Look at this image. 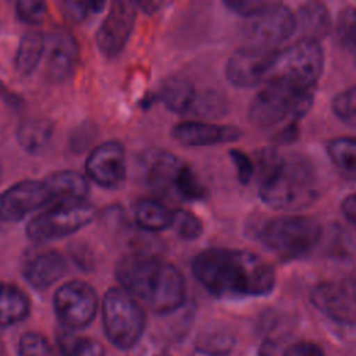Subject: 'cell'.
<instances>
[{
    "label": "cell",
    "mask_w": 356,
    "mask_h": 356,
    "mask_svg": "<svg viewBox=\"0 0 356 356\" xmlns=\"http://www.w3.org/2000/svg\"><path fill=\"white\" fill-rule=\"evenodd\" d=\"M191 268L193 277L216 298L264 296L275 285L273 266L246 250L204 249L193 257Z\"/></svg>",
    "instance_id": "1"
},
{
    "label": "cell",
    "mask_w": 356,
    "mask_h": 356,
    "mask_svg": "<svg viewBox=\"0 0 356 356\" xmlns=\"http://www.w3.org/2000/svg\"><path fill=\"white\" fill-rule=\"evenodd\" d=\"M257 188L268 207L284 211L309 207L320 193L317 172L309 159L275 149H264L259 156Z\"/></svg>",
    "instance_id": "2"
},
{
    "label": "cell",
    "mask_w": 356,
    "mask_h": 356,
    "mask_svg": "<svg viewBox=\"0 0 356 356\" xmlns=\"http://www.w3.org/2000/svg\"><path fill=\"white\" fill-rule=\"evenodd\" d=\"M115 278L121 288L154 313H171L179 309L186 298L181 271L174 264L149 253L136 252L122 256L115 267Z\"/></svg>",
    "instance_id": "3"
},
{
    "label": "cell",
    "mask_w": 356,
    "mask_h": 356,
    "mask_svg": "<svg viewBox=\"0 0 356 356\" xmlns=\"http://www.w3.org/2000/svg\"><path fill=\"white\" fill-rule=\"evenodd\" d=\"M314 89L300 88L282 78H270L252 99L248 118L260 128L274 127L285 120H300L312 106Z\"/></svg>",
    "instance_id": "4"
},
{
    "label": "cell",
    "mask_w": 356,
    "mask_h": 356,
    "mask_svg": "<svg viewBox=\"0 0 356 356\" xmlns=\"http://www.w3.org/2000/svg\"><path fill=\"white\" fill-rule=\"evenodd\" d=\"M100 309L107 339L121 350L132 349L146 327V314L139 300L124 288L113 286L106 291Z\"/></svg>",
    "instance_id": "5"
},
{
    "label": "cell",
    "mask_w": 356,
    "mask_h": 356,
    "mask_svg": "<svg viewBox=\"0 0 356 356\" xmlns=\"http://www.w3.org/2000/svg\"><path fill=\"white\" fill-rule=\"evenodd\" d=\"M323 225L307 216H282L270 220L261 229V241L277 256L293 260L307 256L323 238Z\"/></svg>",
    "instance_id": "6"
},
{
    "label": "cell",
    "mask_w": 356,
    "mask_h": 356,
    "mask_svg": "<svg viewBox=\"0 0 356 356\" xmlns=\"http://www.w3.org/2000/svg\"><path fill=\"white\" fill-rule=\"evenodd\" d=\"M96 216V209L86 199L79 202L54 203L38 211L26 224V236L33 242H46L71 235Z\"/></svg>",
    "instance_id": "7"
},
{
    "label": "cell",
    "mask_w": 356,
    "mask_h": 356,
    "mask_svg": "<svg viewBox=\"0 0 356 356\" xmlns=\"http://www.w3.org/2000/svg\"><path fill=\"white\" fill-rule=\"evenodd\" d=\"M324 70V51L317 40L298 39L291 46L277 49L270 78H282L305 89H316Z\"/></svg>",
    "instance_id": "8"
},
{
    "label": "cell",
    "mask_w": 356,
    "mask_h": 356,
    "mask_svg": "<svg viewBox=\"0 0 356 356\" xmlns=\"http://www.w3.org/2000/svg\"><path fill=\"white\" fill-rule=\"evenodd\" d=\"M54 313L67 330H82L96 317L99 298L95 288L82 280H71L60 285L53 296Z\"/></svg>",
    "instance_id": "9"
},
{
    "label": "cell",
    "mask_w": 356,
    "mask_h": 356,
    "mask_svg": "<svg viewBox=\"0 0 356 356\" xmlns=\"http://www.w3.org/2000/svg\"><path fill=\"white\" fill-rule=\"evenodd\" d=\"M54 203V193L46 178L24 179L0 192V221L17 222Z\"/></svg>",
    "instance_id": "10"
},
{
    "label": "cell",
    "mask_w": 356,
    "mask_h": 356,
    "mask_svg": "<svg viewBox=\"0 0 356 356\" xmlns=\"http://www.w3.org/2000/svg\"><path fill=\"white\" fill-rule=\"evenodd\" d=\"M314 307L330 320L342 325H356V280H328L310 293Z\"/></svg>",
    "instance_id": "11"
},
{
    "label": "cell",
    "mask_w": 356,
    "mask_h": 356,
    "mask_svg": "<svg viewBox=\"0 0 356 356\" xmlns=\"http://www.w3.org/2000/svg\"><path fill=\"white\" fill-rule=\"evenodd\" d=\"M275 54V47L250 43L229 56L225 64V76L236 88H252L266 82Z\"/></svg>",
    "instance_id": "12"
},
{
    "label": "cell",
    "mask_w": 356,
    "mask_h": 356,
    "mask_svg": "<svg viewBox=\"0 0 356 356\" xmlns=\"http://www.w3.org/2000/svg\"><path fill=\"white\" fill-rule=\"evenodd\" d=\"M295 32V14L282 4L248 17L243 24V33L250 43L268 47L288 40Z\"/></svg>",
    "instance_id": "13"
},
{
    "label": "cell",
    "mask_w": 356,
    "mask_h": 356,
    "mask_svg": "<svg viewBox=\"0 0 356 356\" xmlns=\"http://www.w3.org/2000/svg\"><path fill=\"white\" fill-rule=\"evenodd\" d=\"M136 6L129 0H114L96 33L99 50L106 57L118 56L134 29Z\"/></svg>",
    "instance_id": "14"
},
{
    "label": "cell",
    "mask_w": 356,
    "mask_h": 356,
    "mask_svg": "<svg viewBox=\"0 0 356 356\" xmlns=\"http://www.w3.org/2000/svg\"><path fill=\"white\" fill-rule=\"evenodd\" d=\"M86 175L106 189L118 188L127 175V156L117 140H107L96 146L85 163Z\"/></svg>",
    "instance_id": "15"
},
{
    "label": "cell",
    "mask_w": 356,
    "mask_h": 356,
    "mask_svg": "<svg viewBox=\"0 0 356 356\" xmlns=\"http://www.w3.org/2000/svg\"><path fill=\"white\" fill-rule=\"evenodd\" d=\"M44 56L47 76L54 82L65 81L70 78L78 64V42L70 31L57 26L46 39Z\"/></svg>",
    "instance_id": "16"
},
{
    "label": "cell",
    "mask_w": 356,
    "mask_h": 356,
    "mask_svg": "<svg viewBox=\"0 0 356 356\" xmlns=\"http://www.w3.org/2000/svg\"><path fill=\"white\" fill-rule=\"evenodd\" d=\"M65 268L67 261L58 250L39 249L24 259L21 274L32 288L44 291L63 278Z\"/></svg>",
    "instance_id": "17"
},
{
    "label": "cell",
    "mask_w": 356,
    "mask_h": 356,
    "mask_svg": "<svg viewBox=\"0 0 356 356\" xmlns=\"http://www.w3.org/2000/svg\"><path fill=\"white\" fill-rule=\"evenodd\" d=\"M172 138L184 146H211L234 142L241 136V131L232 125H220L200 120L178 122L171 129Z\"/></svg>",
    "instance_id": "18"
},
{
    "label": "cell",
    "mask_w": 356,
    "mask_h": 356,
    "mask_svg": "<svg viewBox=\"0 0 356 356\" xmlns=\"http://www.w3.org/2000/svg\"><path fill=\"white\" fill-rule=\"evenodd\" d=\"M296 32L300 33L299 39L320 40L330 35L332 22L328 8L318 0H309L303 3L296 14Z\"/></svg>",
    "instance_id": "19"
},
{
    "label": "cell",
    "mask_w": 356,
    "mask_h": 356,
    "mask_svg": "<svg viewBox=\"0 0 356 356\" xmlns=\"http://www.w3.org/2000/svg\"><path fill=\"white\" fill-rule=\"evenodd\" d=\"M31 313V300L25 291L10 282H0V327L24 321Z\"/></svg>",
    "instance_id": "20"
},
{
    "label": "cell",
    "mask_w": 356,
    "mask_h": 356,
    "mask_svg": "<svg viewBox=\"0 0 356 356\" xmlns=\"http://www.w3.org/2000/svg\"><path fill=\"white\" fill-rule=\"evenodd\" d=\"M197 97V90L184 78L167 79L157 95V99L171 111L178 114H191Z\"/></svg>",
    "instance_id": "21"
},
{
    "label": "cell",
    "mask_w": 356,
    "mask_h": 356,
    "mask_svg": "<svg viewBox=\"0 0 356 356\" xmlns=\"http://www.w3.org/2000/svg\"><path fill=\"white\" fill-rule=\"evenodd\" d=\"M134 217L142 229L157 232L172 227L174 211L157 199L143 197L136 202Z\"/></svg>",
    "instance_id": "22"
},
{
    "label": "cell",
    "mask_w": 356,
    "mask_h": 356,
    "mask_svg": "<svg viewBox=\"0 0 356 356\" xmlns=\"http://www.w3.org/2000/svg\"><path fill=\"white\" fill-rule=\"evenodd\" d=\"M56 203L85 200L89 186L86 178L75 171H58L46 177Z\"/></svg>",
    "instance_id": "23"
},
{
    "label": "cell",
    "mask_w": 356,
    "mask_h": 356,
    "mask_svg": "<svg viewBox=\"0 0 356 356\" xmlns=\"http://www.w3.org/2000/svg\"><path fill=\"white\" fill-rule=\"evenodd\" d=\"M327 154L341 177L356 181V138L338 136L327 143Z\"/></svg>",
    "instance_id": "24"
},
{
    "label": "cell",
    "mask_w": 356,
    "mask_h": 356,
    "mask_svg": "<svg viewBox=\"0 0 356 356\" xmlns=\"http://www.w3.org/2000/svg\"><path fill=\"white\" fill-rule=\"evenodd\" d=\"M46 39L40 32H26L17 47L14 64L21 75H31L44 56Z\"/></svg>",
    "instance_id": "25"
},
{
    "label": "cell",
    "mask_w": 356,
    "mask_h": 356,
    "mask_svg": "<svg viewBox=\"0 0 356 356\" xmlns=\"http://www.w3.org/2000/svg\"><path fill=\"white\" fill-rule=\"evenodd\" d=\"M53 136V124L44 118H31L19 124L17 129L18 143L29 153L44 150Z\"/></svg>",
    "instance_id": "26"
},
{
    "label": "cell",
    "mask_w": 356,
    "mask_h": 356,
    "mask_svg": "<svg viewBox=\"0 0 356 356\" xmlns=\"http://www.w3.org/2000/svg\"><path fill=\"white\" fill-rule=\"evenodd\" d=\"M179 164L181 161L174 154L165 152L156 154L152 159L147 170L149 185L160 193L174 189V178Z\"/></svg>",
    "instance_id": "27"
},
{
    "label": "cell",
    "mask_w": 356,
    "mask_h": 356,
    "mask_svg": "<svg viewBox=\"0 0 356 356\" xmlns=\"http://www.w3.org/2000/svg\"><path fill=\"white\" fill-rule=\"evenodd\" d=\"M56 345L63 356H106L104 346L99 341L67 328L57 332Z\"/></svg>",
    "instance_id": "28"
},
{
    "label": "cell",
    "mask_w": 356,
    "mask_h": 356,
    "mask_svg": "<svg viewBox=\"0 0 356 356\" xmlns=\"http://www.w3.org/2000/svg\"><path fill=\"white\" fill-rule=\"evenodd\" d=\"M259 356H325L323 348L312 341L266 339L259 350Z\"/></svg>",
    "instance_id": "29"
},
{
    "label": "cell",
    "mask_w": 356,
    "mask_h": 356,
    "mask_svg": "<svg viewBox=\"0 0 356 356\" xmlns=\"http://www.w3.org/2000/svg\"><path fill=\"white\" fill-rule=\"evenodd\" d=\"M174 191L186 200H200L206 197L207 192L191 165L184 161H181L174 178Z\"/></svg>",
    "instance_id": "30"
},
{
    "label": "cell",
    "mask_w": 356,
    "mask_h": 356,
    "mask_svg": "<svg viewBox=\"0 0 356 356\" xmlns=\"http://www.w3.org/2000/svg\"><path fill=\"white\" fill-rule=\"evenodd\" d=\"M331 108L339 121L356 128V85L337 93L331 102Z\"/></svg>",
    "instance_id": "31"
},
{
    "label": "cell",
    "mask_w": 356,
    "mask_h": 356,
    "mask_svg": "<svg viewBox=\"0 0 356 356\" xmlns=\"http://www.w3.org/2000/svg\"><path fill=\"white\" fill-rule=\"evenodd\" d=\"M18 356H54L50 342L39 332H24L18 339Z\"/></svg>",
    "instance_id": "32"
},
{
    "label": "cell",
    "mask_w": 356,
    "mask_h": 356,
    "mask_svg": "<svg viewBox=\"0 0 356 356\" xmlns=\"http://www.w3.org/2000/svg\"><path fill=\"white\" fill-rule=\"evenodd\" d=\"M172 227L177 229L178 235L182 239H188V241L196 239L203 231L202 221L193 213H191L188 210L174 211Z\"/></svg>",
    "instance_id": "33"
},
{
    "label": "cell",
    "mask_w": 356,
    "mask_h": 356,
    "mask_svg": "<svg viewBox=\"0 0 356 356\" xmlns=\"http://www.w3.org/2000/svg\"><path fill=\"white\" fill-rule=\"evenodd\" d=\"M47 11V0H15V13L25 24H40Z\"/></svg>",
    "instance_id": "34"
},
{
    "label": "cell",
    "mask_w": 356,
    "mask_h": 356,
    "mask_svg": "<svg viewBox=\"0 0 356 356\" xmlns=\"http://www.w3.org/2000/svg\"><path fill=\"white\" fill-rule=\"evenodd\" d=\"M222 3L232 13L248 18L270 7L281 4V0H222Z\"/></svg>",
    "instance_id": "35"
},
{
    "label": "cell",
    "mask_w": 356,
    "mask_h": 356,
    "mask_svg": "<svg viewBox=\"0 0 356 356\" xmlns=\"http://www.w3.org/2000/svg\"><path fill=\"white\" fill-rule=\"evenodd\" d=\"M197 349L199 352H203L204 355H209V356L227 355V352H229V339L220 334L207 337L204 338L202 345H199Z\"/></svg>",
    "instance_id": "36"
},
{
    "label": "cell",
    "mask_w": 356,
    "mask_h": 356,
    "mask_svg": "<svg viewBox=\"0 0 356 356\" xmlns=\"http://www.w3.org/2000/svg\"><path fill=\"white\" fill-rule=\"evenodd\" d=\"M231 159H232V163L236 168V174H238V178L242 184H246L253 172H254V167H253V163L250 160V157L241 152V150H231Z\"/></svg>",
    "instance_id": "37"
},
{
    "label": "cell",
    "mask_w": 356,
    "mask_h": 356,
    "mask_svg": "<svg viewBox=\"0 0 356 356\" xmlns=\"http://www.w3.org/2000/svg\"><path fill=\"white\" fill-rule=\"evenodd\" d=\"M63 7L67 17L74 22H82L89 13L88 0H63Z\"/></svg>",
    "instance_id": "38"
},
{
    "label": "cell",
    "mask_w": 356,
    "mask_h": 356,
    "mask_svg": "<svg viewBox=\"0 0 356 356\" xmlns=\"http://www.w3.org/2000/svg\"><path fill=\"white\" fill-rule=\"evenodd\" d=\"M341 210L348 222L356 229V191L349 193L341 203Z\"/></svg>",
    "instance_id": "39"
},
{
    "label": "cell",
    "mask_w": 356,
    "mask_h": 356,
    "mask_svg": "<svg viewBox=\"0 0 356 356\" xmlns=\"http://www.w3.org/2000/svg\"><path fill=\"white\" fill-rule=\"evenodd\" d=\"M129 1H132L136 6V8H140L145 13H153L161 4V0H129Z\"/></svg>",
    "instance_id": "40"
},
{
    "label": "cell",
    "mask_w": 356,
    "mask_h": 356,
    "mask_svg": "<svg viewBox=\"0 0 356 356\" xmlns=\"http://www.w3.org/2000/svg\"><path fill=\"white\" fill-rule=\"evenodd\" d=\"M88 6H89V11L99 14L103 11L104 6H106V0H88Z\"/></svg>",
    "instance_id": "41"
},
{
    "label": "cell",
    "mask_w": 356,
    "mask_h": 356,
    "mask_svg": "<svg viewBox=\"0 0 356 356\" xmlns=\"http://www.w3.org/2000/svg\"><path fill=\"white\" fill-rule=\"evenodd\" d=\"M157 356H168V355H157Z\"/></svg>",
    "instance_id": "42"
},
{
    "label": "cell",
    "mask_w": 356,
    "mask_h": 356,
    "mask_svg": "<svg viewBox=\"0 0 356 356\" xmlns=\"http://www.w3.org/2000/svg\"><path fill=\"white\" fill-rule=\"evenodd\" d=\"M0 177H1V167H0Z\"/></svg>",
    "instance_id": "43"
},
{
    "label": "cell",
    "mask_w": 356,
    "mask_h": 356,
    "mask_svg": "<svg viewBox=\"0 0 356 356\" xmlns=\"http://www.w3.org/2000/svg\"><path fill=\"white\" fill-rule=\"evenodd\" d=\"M353 50H356V44H355V47H353Z\"/></svg>",
    "instance_id": "44"
}]
</instances>
